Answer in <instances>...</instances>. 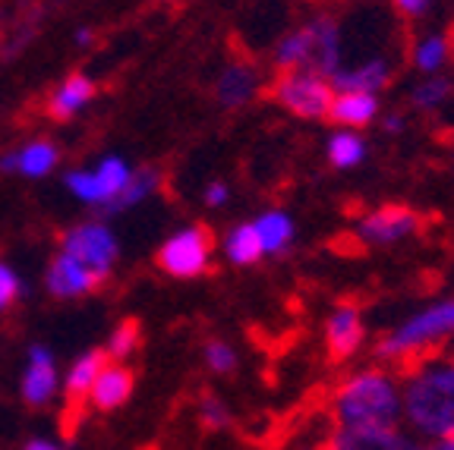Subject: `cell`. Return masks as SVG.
I'll return each mask as SVG.
<instances>
[{"mask_svg":"<svg viewBox=\"0 0 454 450\" xmlns=\"http://www.w3.org/2000/svg\"><path fill=\"white\" fill-rule=\"evenodd\" d=\"M401 425L417 441L454 438V350L401 369Z\"/></svg>","mask_w":454,"mask_h":450,"instance_id":"1","label":"cell"},{"mask_svg":"<svg viewBox=\"0 0 454 450\" xmlns=\"http://www.w3.org/2000/svg\"><path fill=\"white\" fill-rule=\"evenodd\" d=\"M332 429H391L401 425V372L372 362L348 372L328 397Z\"/></svg>","mask_w":454,"mask_h":450,"instance_id":"2","label":"cell"},{"mask_svg":"<svg viewBox=\"0 0 454 450\" xmlns=\"http://www.w3.org/2000/svg\"><path fill=\"white\" fill-rule=\"evenodd\" d=\"M454 344V299H442L435 306H426L417 315L395 324L376 344V359L391 369H401L417 362L423 356L442 353Z\"/></svg>","mask_w":454,"mask_h":450,"instance_id":"3","label":"cell"},{"mask_svg":"<svg viewBox=\"0 0 454 450\" xmlns=\"http://www.w3.org/2000/svg\"><path fill=\"white\" fill-rule=\"evenodd\" d=\"M60 252L76 259L79 265L89 271L98 283L111 277L114 265L121 259V243L117 233L101 221H89V224H76L60 237Z\"/></svg>","mask_w":454,"mask_h":450,"instance_id":"4","label":"cell"},{"mask_svg":"<svg viewBox=\"0 0 454 450\" xmlns=\"http://www.w3.org/2000/svg\"><path fill=\"white\" fill-rule=\"evenodd\" d=\"M271 101L287 107L291 113L303 120H322L328 117L334 101V89L325 76L309 70H294V73H278L271 82Z\"/></svg>","mask_w":454,"mask_h":450,"instance_id":"5","label":"cell"},{"mask_svg":"<svg viewBox=\"0 0 454 450\" xmlns=\"http://www.w3.org/2000/svg\"><path fill=\"white\" fill-rule=\"evenodd\" d=\"M133 167L123 161L121 155H107L101 158L95 167H73L64 176V186L73 192V198H79L82 205H98L107 208L114 198L127 190Z\"/></svg>","mask_w":454,"mask_h":450,"instance_id":"6","label":"cell"},{"mask_svg":"<svg viewBox=\"0 0 454 450\" xmlns=\"http://www.w3.org/2000/svg\"><path fill=\"white\" fill-rule=\"evenodd\" d=\"M208 261H212V233L202 224H192L168 237L158 249V268L164 275L190 281V277L206 275Z\"/></svg>","mask_w":454,"mask_h":450,"instance_id":"7","label":"cell"},{"mask_svg":"<svg viewBox=\"0 0 454 450\" xmlns=\"http://www.w3.org/2000/svg\"><path fill=\"white\" fill-rule=\"evenodd\" d=\"M316 450H419V441L404 429H328Z\"/></svg>","mask_w":454,"mask_h":450,"instance_id":"8","label":"cell"},{"mask_svg":"<svg viewBox=\"0 0 454 450\" xmlns=\"http://www.w3.org/2000/svg\"><path fill=\"white\" fill-rule=\"evenodd\" d=\"M366 344V322L354 303H344L325 322V350L332 362H350Z\"/></svg>","mask_w":454,"mask_h":450,"instance_id":"9","label":"cell"},{"mask_svg":"<svg viewBox=\"0 0 454 450\" xmlns=\"http://www.w3.org/2000/svg\"><path fill=\"white\" fill-rule=\"evenodd\" d=\"M22 400L28 407H48L60 391V375H57L54 353L48 346H32L26 359V372H22Z\"/></svg>","mask_w":454,"mask_h":450,"instance_id":"10","label":"cell"},{"mask_svg":"<svg viewBox=\"0 0 454 450\" xmlns=\"http://www.w3.org/2000/svg\"><path fill=\"white\" fill-rule=\"evenodd\" d=\"M44 287L54 299H79V296H89L101 287L76 259H70L67 252H57L48 265V275H44Z\"/></svg>","mask_w":454,"mask_h":450,"instance_id":"11","label":"cell"},{"mask_svg":"<svg viewBox=\"0 0 454 450\" xmlns=\"http://www.w3.org/2000/svg\"><path fill=\"white\" fill-rule=\"evenodd\" d=\"M417 227H419L417 212L401 208V205H385V208H379V212L366 214L360 221V237L366 243L382 246V243H397V239L411 237Z\"/></svg>","mask_w":454,"mask_h":450,"instance_id":"12","label":"cell"},{"mask_svg":"<svg viewBox=\"0 0 454 450\" xmlns=\"http://www.w3.org/2000/svg\"><path fill=\"white\" fill-rule=\"evenodd\" d=\"M136 387V378L123 362H105V369L98 372L95 378L92 391H89V407L98 409V413H114V409H121L123 403L129 400Z\"/></svg>","mask_w":454,"mask_h":450,"instance_id":"13","label":"cell"},{"mask_svg":"<svg viewBox=\"0 0 454 450\" xmlns=\"http://www.w3.org/2000/svg\"><path fill=\"white\" fill-rule=\"evenodd\" d=\"M57 161H60V151H57L54 142L35 139L0 158V170H4V174L13 170V174L28 176V180H42V176H48L51 170L57 167Z\"/></svg>","mask_w":454,"mask_h":450,"instance_id":"14","label":"cell"},{"mask_svg":"<svg viewBox=\"0 0 454 450\" xmlns=\"http://www.w3.org/2000/svg\"><path fill=\"white\" fill-rule=\"evenodd\" d=\"M92 98H95V79L85 76V73H73V76H67L64 82L51 92L48 113L54 120H70L92 105Z\"/></svg>","mask_w":454,"mask_h":450,"instance_id":"15","label":"cell"},{"mask_svg":"<svg viewBox=\"0 0 454 450\" xmlns=\"http://www.w3.org/2000/svg\"><path fill=\"white\" fill-rule=\"evenodd\" d=\"M391 79V70L385 60H369L360 66H338L332 73V89L338 92H360V95H376L385 89Z\"/></svg>","mask_w":454,"mask_h":450,"instance_id":"16","label":"cell"},{"mask_svg":"<svg viewBox=\"0 0 454 450\" xmlns=\"http://www.w3.org/2000/svg\"><path fill=\"white\" fill-rule=\"evenodd\" d=\"M309 35H312V70L325 73L332 76L340 66V32L338 22L328 19V16H319L316 22H309Z\"/></svg>","mask_w":454,"mask_h":450,"instance_id":"17","label":"cell"},{"mask_svg":"<svg viewBox=\"0 0 454 450\" xmlns=\"http://www.w3.org/2000/svg\"><path fill=\"white\" fill-rule=\"evenodd\" d=\"M105 362H107L105 350H89L79 359H73V366L67 369V375L60 378V391H64L73 403H82L85 397H89V391H92L98 372L105 369Z\"/></svg>","mask_w":454,"mask_h":450,"instance_id":"18","label":"cell"},{"mask_svg":"<svg viewBox=\"0 0 454 450\" xmlns=\"http://www.w3.org/2000/svg\"><path fill=\"white\" fill-rule=\"evenodd\" d=\"M255 85H259V79H255L253 66L231 64L221 70L218 82H215V95L224 107H240L255 95Z\"/></svg>","mask_w":454,"mask_h":450,"instance_id":"19","label":"cell"},{"mask_svg":"<svg viewBox=\"0 0 454 450\" xmlns=\"http://www.w3.org/2000/svg\"><path fill=\"white\" fill-rule=\"evenodd\" d=\"M379 113V101L376 95H360V92H338L332 101V111L328 117L340 127H366L372 123Z\"/></svg>","mask_w":454,"mask_h":450,"instance_id":"20","label":"cell"},{"mask_svg":"<svg viewBox=\"0 0 454 450\" xmlns=\"http://www.w3.org/2000/svg\"><path fill=\"white\" fill-rule=\"evenodd\" d=\"M253 230H255V237H259V243H262V252L275 255L291 246L294 221H291V214H284V212H265L253 221Z\"/></svg>","mask_w":454,"mask_h":450,"instance_id":"21","label":"cell"},{"mask_svg":"<svg viewBox=\"0 0 454 450\" xmlns=\"http://www.w3.org/2000/svg\"><path fill=\"white\" fill-rule=\"evenodd\" d=\"M158 186H161V170H155V167H139V170H133L127 190H123L121 196L114 198V202L107 205L105 212L107 214L127 212V208H133V205H139V202H145V198L155 196Z\"/></svg>","mask_w":454,"mask_h":450,"instance_id":"22","label":"cell"},{"mask_svg":"<svg viewBox=\"0 0 454 450\" xmlns=\"http://www.w3.org/2000/svg\"><path fill=\"white\" fill-rule=\"evenodd\" d=\"M312 60V35L309 26L297 28L291 35H284L275 48V66L281 73H294V70H306Z\"/></svg>","mask_w":454,"mask_h":450,"instance_id":"23","label":"cell"},{"mask_svg":"<svg viewBox=\"0 0 454 450\" xmlns=\"http://www.w3.org/2000/svg\"><path fill=\"white\" fill-rule=\"evenodd\" d=\"M224 255H227V261H234V265H255V261L262 259L265 255L262 243H259V237H255L253 224H240L227 233Z\"/></svg>","mask_w":454,"mask_h":450,"instance_id":"24","label":"cell"},{"mask_svg":"<svg viewBox=\"0 0 454 450\" xmlns=\"http://www.w3.org/2000/svg\"><path fill=\"white\" fill-rule=\"evenodd\" d=\"M366 158V142L356 133H334L328 142V161L334 167H354Z\"/></svg>","mask_w":454,"mask_h":450,"instance_id":"25","label":"cell"},{"mask_svg":"<svg viewBox=\"0 0 454 450\" xmlns=\"http://www.w3.org/2000/svg\"><path fill=\"white\" fill-rule=\"evenodd\" d=\"M136 346H139V322L127 318V322L117 324L111 331V338H107V346H105L107 362H123L127 356H133Z\"/></svg>","mask_w":454,"mask_h":450,"instance_id":"26","label":"cell"},{"mask_svg":"<svg viewBox=\"0 0 454 450\" xmlns=\"http://www.w3.org/2000/svg\"><path fill=\"white\" fill-rule=\"evenodd\" d=\"M196 415H199V425H202L206 431H224V429H231V423H234V413H231V407H227L218 394L199 397Z\"/></svg>","mask_w":454,"mask_h":450,"instance_id":"27","label":"cell"},{"mask_svg":"<svg viewBox=\"0 0 454 450\" xmlns=\"http://www.w3.org/2000/svg\"><path fill=\"white\" fill-rule=\"evenodd\" d=\"M202 362H206V369L212 375L224 378V375L237 372L240 356H237L234 344H227V340H208V344L202 346Z\"/></svg>","mask_w":454,"mask_h":450,"instance_id":"28","label":"cell"},{"mask_svg":"<svg viewBox=\"0 0 454 450\" xmlns=\"http://www.w3.org/2000/svg\"><path fill=\"white\" fill-rule=\"evenodd\" d=\"M445 57H448V44H445V38H426L423 44L417 48V54H413V64L419 66V70H426V73H435L442 64H445Z\"/></svg>","mask_w":454,"mask_h":450,"instance_id":"29","label":"cell"},{"mask_svg":"<svg viewBox=\"0 0 454 450\" xmlns=\"http://www.w3.org/2000/svg\"><path fill=\"white\" fill-rule=\"evenodd\" d=\"M448 92H451V82H448V79H442V76H435V79H429V82H423L417 92H413V105L423 107V111H433V107H439L442 101L448 98Z\"/></svg>","mask_w":454,"mask_h":450,"instance_id":"30","label":"cell"},{"mask_svg":"<svg viewBox=\"0 0 454 450\" xmlns=\"http://www.w3.org/2000/svg\"><path fill=\"white\" fill-rule=\"evenodd\" d=\"M22 293V281L7 261H0V312H7L10 306L20 299Z\"/></svg>","mask_w":454,"mask_h":450,"instance_id":"31","label":"cell"},{"mask_svg":"<svg viewBox=\"0 0 454 450\" xmlns=\"http://www.w3.org/2000/svg\"><path fill=\"white\" fill-rule=\"evenodd\" d=\"M202 196H206V205H208V208H221V205L227 202V186H224V183H208Z\"/></svg>","mask_w":454,"mask_h":450,"instance_id":"32","label":"cell"},{"mask_svg":"<svg viewBox=\"0 0 454 450\" xmlns=\"http://www.w3.org/2000/svg\"><path fill=\"white\" fill-rule=\"evenodd\" d=\"M397 7V13H404V16H419L426 7H429V0H391Z\"/></svg>","mask_w":454,"mask_h":450,"instance_id":"33","label":"cell"},{"mask_svg":"<svg viewBox=\"0 0 454 450\" xmlns=\"http://www.w3.org/2000/svg\"><path fill=\"white\" fill-rule=\"evenodd\" d=\"M419 450H454V438H435V441H419Z\"/></svg>","mask_w":454,"mask_h":450,"instance_id":"34","label":"cell"},{"mask_svg":"<svg viewBox=\"0 0 454 450\" xmlns=\"http://www.w3.org/2000/svg\"><path fill=\"white\" fill-rule=\"evenodd\" d=\"M26 450H64L57 441H51V438H32V441L26 444Z\"/></svg>","mask_w":454,"mask_h":450,"instance_id":"35","label":"cell"},{"mask_svg":"<svg viewBox=\"0 0 454 450\" xmlns=\"http://www.w3.org/2000/svg\"><path fill=\"white\" fill-rule=\"evenodd\" d=\"M76 42H79V44H89V42H92V32H89V28H82V32H76Z\"/></svg>","mask_w":454,"mask_h":450,"instance_id":"36","label":"cell"},{"mask_svg":"<svg viewBox=\"0 0 454 450\" xmlns=\"http://www.w3.org/2000/svg\"><path fill=\"white\" fill-rule=\"evenodd\" d=\"M388 129H395V133L401 129V117H397V113H395V117H388Z\"/></svg>","mask_w":454,"mask_h":450,"instance_id":"37","label":"cell"},{"mask_svg":"<svg viewBox=\"0 0 454 450\" xmlns=\"http://www.w3.org/2000/svg\"><path fill=\"white\" fill-rule=\"evenodd\" d=\"M445 44H448V54H451V57H454V28H451V32H448Z\"/></svg>","mask_w":454,"mask_h":450,"instance_id":"38","label":"cell"},{"mask_svg":"<svg viewBox=\"0 0 454 450\" xmlns=\"http://www.w3.org/2000/svg\"><path fill=\"white\" fill-rule=\"evenodd\" d=\"M300 450H316V447H300Z\"/></svg>","mask_w":454,"mask_h":450,"instance_id":"39","label":"cell"}]
</instances>
